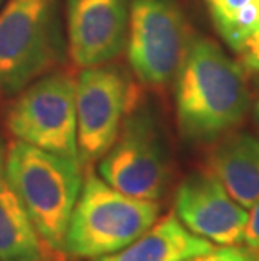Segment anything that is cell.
I'll return each instance as SVG.
<instances>
[{
  "mask_svg": "<svg viewBox=\"0 0 259 261\" xmlns=\"http://www.w3.org/2000/svg\"><path fill=\"white\" fill-rule=\"evenodd\" d=\"M256 261H259V256H256Z\"/></svg>",
  "mask_w": 259,
  "mask_h": 261,
  "instance_id": "cell-21",
  "label": "cell"
},
{
  "mask_svg": "<svg viewBox=\"0 0 259 261\" xmlns=\"http://www.w3.org/2000/svg\"><path fill=\"white\" fill-rule=\"evenodd\" d=\"M7 128L15 140L79 162L76 81L64 73H56L31 83L10 108Z\"/></svg>",
  "mask_w": 259,
  "mask_h": 261,
  "instance_id": "cell-6",
  "label": "cell"
},
{
  "mask_svg": "<svg viewBox=\"0 0 259 261\" xmlns=\"http://www.w3.org/2000/svg\"><path fill=\"white\" fill-rule=\"evenodd\" d=\"M130 103V86L117 68L93 66L76 81V140L79 164L100 160L117 140Z\"/></svg>",
  "mask_w": 259,
  "mask_h": 261,
  "instance_id": "cell-8",
  "label": "cell"
},
{
  "mask_svg": "<svg viewBox=\"0 0 259 261\" xmlns=\"http://www.w3.org/2000/svg\"><path fill=\"white\" fill-rule=\"evenodd\" d=\"M187 261H256V253L249 248H241L238 244H229L222 248H212L209 253L199 254Z\"/></svg>",
  "mask_w": 259,
  "mask_h": 261,
  "instance_id": "cell-15",
  "label": "cell"
},
{
  "mask_svg": "<svg viewBox=\"0 0 259 261\" xmlns=\"http://www.w3.org/2000/svg\"><path fill=\"white\" fill-rule=\"evenodd\" d=\"M204 2L220 37L239 56L259 25L252 0H204Z\"/></svg>",
  "mask_w": 259,
  "mask_h": 261,
  "instance_id": "cell-14",
  "label": "cell"
},
{
  "mask_svg": "<svg viewBox=\"0 0 259 261\" xmlns=\"http://www.w3.org/2000/svg\"><path fill=\"white\" fill-rule=\"evenodd\" d=\"M246 246L259 253V201L251 205V213H247V223L244 229Z\"/></svg>",
  "mask_w": 259,
  "mask_h": 261,
  "instance_id": "cell-16",
  "label": "cell"
},
{
  "mask_svg": "<svg viewBox=\"0 0 259 261\" xmlns=\"http://www.w3.org/2000/svg\"><path fill=\"white\" fill-rule=\"evenodd\" d=\"M212 248V243L190 232L177 216L170 214L126 248L96 261H187Z\"/></svg>",
  "mask_w": 259,
  "mask_h": 261,
  "instance_id": "cell-12",
  "label": "cell"
},
{
  "mask_svg": "<svg viewBox=\"0 0 259 261\" xmlns=\"http://www.w3.org/2000/svg\"><path fill=\"white\" fill-rule=\"evenodd\" d=\"M42 240L17 194L0 177V261H41Z\"/></svg>",
  "mask_w": 259,
  "mask_h": 261,
  "instance_id": "cell-13",
  "label": "cell"
},
{
  "mask_svg": "<svg viewBox=\"0 0 259 261\" xmlns=\"http://www.w3.org/2000/svg\"><path fill=\"white\" fill-rule=\"evenodd\" d=\"M100 177L130 197L158 201L170 182V159L150 110L131 112L120 133L100 159Z\"/></svg>",
  "mask_w": 259,
  "mask_h": 261,
  "instance_id": "cell-5",
  "label": "cell"
},
{
  "mask_svg": "<svg viewBox=\"0 0 259 261\" xmlns=\"http://www.w3.org/2000/svg\"><path fill=\"white\" fill-rule=\"evenodd\" d=\"M4 162H5V148L2 145V140H0V177L4 174Z\"/></svg>",
  "mask_w": 259,
  "mask_h": 261,
  "instance_id": "cell-18",
  "label": "cell"
},
{
  "mask_svg": "<svg viewBox=\"0 0 259 261\" xmlns=\"http://www.w3.org/2000/svg\"><path fill=\"white\" fill-rule=\"evenodd\" d=\"M189 41L175 0H131L126 53L143 85L167 86L177 74Z\"/></svg>",
  "mask_w": 259,
  "mask_h": 261,
  "instance_id": "cell-7",
  "label": "cell"
},
{
  "mask_svg": "<svg viewBox=\"0 0 259 261\" xmlns=\"http://www.w3.org/2000/svg\"><path fill=\"white\" fill-rule=\"evenodd\" d=\"M175 216L187 229L212 244H239L247 223L242 207L211 172L187 175L175 194Z\"/></svg>",
  "mask_w": 259,
  "mask_h": 261,
  "instance_id": "cell-9",
  "label": "cell"
},
{
  "mask_svg": "<svg viewBox=\"0 0 259 261\" xmlns=\"http://www.w3.org/2000/svg\"><path fill=\"white\" fill-rule=\"evenodd\" d=\"M175 77L177 121L185 140H219L244 120L251 103L246 76L217 42L190 39Z\"/></svg>",
  "mask_w": 259,
  "mask_h": 261,
  "instance_id": "cell-1",
  "label": "cell"
},
{
  "mask_svg": "<svg viewBox=\"0 0 259 261\" xmlns=\"http://www.w3.org/2000/svg\"><path fill=\"white\" fill-rule=\"evenodd\" d=\"M4 4V0H0V5H2Z\"/></svg>",
  "mask_w": 259,
  "mask_h": 261,
  "instance_id": "cell-20",
  "label": "cell"
},
{
  "mask_svg": "<svg viewBox=\"0 0 259 261\" xmlns=\"http://www.w3.org/2000/svg\"><path fill=\"white\" fill-rule=\"evenodd\" d=\"M252 5H254V10H256L257 20H259V0H252ZM257 54H259V25H257V31L254 32V36L247 41L244 49H242L241 54H239V59H241L242 66L247 69H251L256 58H257Z\"/></svg>",
  "mask_w": 259,
  "mask_h": 261,
  "instance_id": "cell-17",
  "label": "cell"
},
{
  "mask_svg": "<svg viewBox=\"0 0 259 261\" xmlns=\"http://www.w3.org/2000/svg\"><path fill=\"white\" fill-rule=\"evenodd\" d=\"M59 46L57 0H7L0 10V96L46 73Z\"/></svg>",
  "mask_w": 259,
  "mask_h": 261,
  "instance_id": "cell-4",
  "label": "cell"
},
{
  "mask_svg": "<svg viewBox=\"0 0 259 261\" xmlns=\"http://www.w3.org/2000/svg\"><path fill=\"white\" fill-rule=\"evenodd\" d=\"M157 201L130 197L90 170L71 213L63 251L98 259L126 248L157 223Z\"/></svg>",
  "mask_w": 259,
  "mask_h": 261,
  "instance_id": "cell-3",
  "label": "cell"
},
{
  "mask_svg": "<svg viewBox=\"0 0 259 261\" xmlns=\"http://www.w3.org/2000/svg\"><path fill=\"white\" fill-rule=\"evenodd\" d=\"M4 175L47 248L63 251L82 179L78 160L14 140L5 150Z\"/></svg>",
  "mask_w": 259,
  "mask_h": 261,
  "instance_id": "cell-2",
  "label": "cell"
},
{
  "mask_svg": "<svg viewBox=\"0 0 259 261\" xmlns=\"http://www.w3.org/2000/svg\"><path fill=\"white\" fill-rule=\"evenodd\" d=\"M128 0H68L69 54L76 66L113 61L126 46Z\"/></svg>",
  "mask_w": 259,
  "mask_h": 261,
  "instance_id": "cell-10",
  "label": "cell"
},
{
  "mask_svg": "<svg viewBox=\"0 0 259 261\" xmlns=\"http://www.w3.org/2000/svg\"><path fill=\"white\" fill-rule=\"evenodd\" d=\"M209 172L242 207L259 201V140L246 132L227 133L209 155Z\"/></svg>",
  "mask_w": 259,
  "mask_h": 261,
  "instance_id": "cell-11",
  "label": "cell"
},
{
  "mask_svg": "<svg viewBox=\"0 0 259 261\" xmlns=\"http://www.w3.org/2000/svg\"><path fill=\"white\" fill-rule=\"evenodd\" d=\"M254 116H256V120L259 121V101L256 103V107H254Z\"/></svg>",
  "mask_w": 259,
  "mask_h": 261,
  "instance_id": "cell-19",
  "label": "cell"
}]
</instances>
